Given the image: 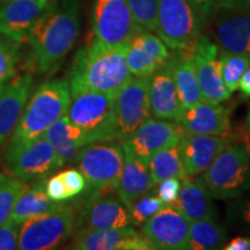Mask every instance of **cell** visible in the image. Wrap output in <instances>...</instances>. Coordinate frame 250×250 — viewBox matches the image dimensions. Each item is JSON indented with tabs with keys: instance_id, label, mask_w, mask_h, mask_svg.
<instances>
[{
	"instance_id": "cell-1",
	"label": "cell",
	"mask_w": 250,
	"mask_h": 250,
	"mask_svg": "<svg viewBox=\"0 0 250 250\" xmlns=\"http://www.w3.org/2000/svg\"><path fill=\"white\" fill-rule=\"evenodd\" d=\"M127 44L110 45L94 39L83 46L70 71L71 93L93 90L116 95L133 78L126 62Z\"/></svg>"
},
{
	"instance_id": "cell-2",
	"label": "cell",
	"mask_w": 250,
	"mask_h": 250,
	"mask_svg": "<svg viewBox=\"0 0 250 250\" xmlns=\"http://www.w3.org/2000/svg\"><path fill=\"white\" fill-rule=\"evenodd\" d=\"M79 30L78 0H59L44 7L27 37L37 70L48 72L56 66L73 48Z\"/></svg>"
},
{
	"instance_id": "cell-3",
	"label": "cell",
	"mask_w": 250,
	"mask_h": 250,
	"mask_svg": "<svg viewBox=\"0 0 250 250\" xmlns=\"http://www.w3.org/2000/svg\"><path fill=\"white\" fill-rule=\"evenodd\" d=\"M70 102L71 88L68 80L54 79L43 83L19 118L7 153L42 136L56 120L66 114Z\"/></svg>"
},
{
	"instance_id": "cell-4",
	"label": "cell",
	"mask_w": 250,
	"mask_h": 250,
	"mask_svg": "<svg viewBox=\"0 0 250 250\" xmlns=\"http://www.w3.org/2000/svg\"><path fill=\"white\" fill-rule=\"evenodd\" d=\"M246 126L236 132L232 131L230 143L199 176L214 198H237L245 191L249 165L248 148L243 138Z\"/></svg>"
},
{
	"instance_id": "cell-5",
	"label": "cell",
	"mask_w": 250,
	"mask_h": 250,
	"mask_svg": "<svg viewBox=\"0 0 250 250\" xmlns=\"http://www.w3.org/2000/svg\"><path fill=\"white\" fill-rule=\"evenodd\" d=\"M66 116L85 131L88 143L117 140L114 96L110 94L79 90L71 93Z\"/></svg>"
},
{
	"instance_id": "cell-6",
	"label": "cell",
	"mask_w": 250,
	"mask_h": 250,
	"mask_svg": "<svg viewBox=\"0 0 250 250\" xmlns=\"http://www.w3.org/2000/svg\"><path fill=\"white\" fill-rule=\"evenodd\" d=\"M156 33L173 51L192 54L202 26L187 0H159Z\"/></svg>"
},
{
	"instance_id": "cell-7",
	"label": "cell",
	"mask_w": 250,
	"mask_h": 250,
	"mask_svg": "<svg viewBox=\"0 0 250 250\" xmlns=\"http://www.w3.org/2000/svg\"><path fill=\"white\" fill-rule=\"evenodd\" d=\"M76 228L73 206L61 204L54 210L24 221L19 229V249L49 250L64 242Z\"/></svg>"
},
{
	"instance_id": "cell-8",
	"label": "cell",
	"mask_w": 250,
	"mask_h": 250,
	"mask_svg": "<svg viewBox=\"0 0 250 250\" xmlns=\"http://www.w3.org/2000/svg\"><path fill=\"white\" fill-rule=\"evenodd\" d=\"M73 161L85 177L87 189H116L124 164L123 146L116 140L88 143Z\"/></svg>"
},
{
	"instance_id": "cell-9",
	"label": "cell",
	"mask_w": 250,
	"mask_h": 250,
	"mask_svg": "<svg viewBox=\"0 0 250 250\" xmlns=\"http://www.w3.org/2000/svg\"><path fill=\"white\" fill-rule=\"evenodd\" d=\"M80 201L79 214L76 217L78 229H108L130 225L126 206L117 196L115 188L87 189Z\"/></svg>"
},
{
	"instance_id": "cell-10",
	"label": "cell",
	"mask_w": 250,
	"mask_h": 250,
	"mask_svg": "<svg viewBox=\"0 0 250 250\" xmlns=\"http://www.w3.org/2000/svg\"><path fill=\"white\" fill-rule=\"evenodd\" d=\"M92 31L94 39L105 44L129 43L142 28L134 20L126 0H95Z\"/></svg>"
},
{
	"instance_id": "cell-11",
	"label": "cell",
	"mask_w": 250,
	"mask_h": 250,
	"mask_svg": "<svg viewBox=\"0 0 250 250\" xmlns=\"http://www.w3.org/2000/svg\"><path fill=\"white\" fill-rule=\"evenodd\" d=\"M149 77H133L114 96L117 140L123 142L151 116Z\"/></svg>"
},
{
	"instance_id": "cell-12",
	"label": "cell",
	"mask_w": 250,
	"mask_h": 250,
	"mask_svg": "<svg viewBox=\"0 0 250 250\" xmlns=\"http://www.w3.org/2000/svg\"><path fill=\"white\" fill-rule=\"evenodd\" d=\"M6 165L9 173L23 182L44 180L64 166L43 134L15 151L7 153Z\"/></svg>"
},
{
	"instance_id": "cell-13",
	"label": "cell",
	"mask_w": 250,
	"mask_h": 250,
	"mask_svg": "<svg viewBox=\"0 0 250 250\" xmlns=\"http://www.w3.org/2000/svg\"><path fill=\"white\" fill-rule=\"evenodd\" d=\"M183 136L179 122L152 120L144 122L134 132L123 140V151L148 165L149 159L156 152L168 146L176 145Z\"/></svg>"
},
{
	"instance_id": "cell-14",
	"label": "cell",
	"mask_w": 250,
	"mask_h": 250,
	"mask_svg": "<svg viewBox=\"0 0 250 250\" xmlns=\"http://www.w3.org/2000/svg\"><path fill=\"white\" fill-rule=\"evenodd\" d=\"M189 225L190 221L180 211L165 206L144 223L142 234L153 249L188 250Z\"/></svg>"
},
{
	"instance_id": "cell-15",
	"label": "cell",
	"mask_w": 250,
	"mask_h": 250,
	"mask_svg": "<svg viewBox=\"0 0 250 250\" xmlns=\"http://www.w3.org/2000/svg\"><path fill=\"white\" fill-rule=\"evenodd\" d=\"M219 48L210 37L201 35L192 52L197 79L204 101L221 103L230 99L229 90L221 78L219 64Z\"/></svg>"
},
{
	"instance_id": "cell-16",
	"label": "cell",
	"mask_w": 250,
	"mask_h": 250,
	"mask_svg": "<svg viewBox=\"0 0 250 250\" xmlns=\"http://www.w3.org/2000/svg\"><path fill=\"white\" fill-rule=\"evenodd\" d=\"M211 33L219 51L250 58V12L218 9Z\"/></svg>"
},
{
	"instance_id": "cell-17",
	"label": "cell",
	"mask_w": 250,
	"mask_h": 250,
	"mask_svg": "<svg viewBox=\"0 0 250 250\" xmlns=\"http://www.w3.org/2000/svg\"><path fill=\"white\" fill-rule=\"evenodd\" d=\"M78 250H149L153 249L142 233L127 225L108 229H78L71 245Z\"/></svg>"
},
{
	"instance_id": "cell-18",
	"label": "cell",
	"mask_w": 250,
	"mask_h": 250,
	"mask_svg": "<svg viewBox=\"0 0 250 250\" xmlns=\"http://www.w3.org/2000/svg\"><path fill=\"white\" fill-rule=\"evenodd\" d=\"M230 116L232 107L203 100L192 107L184 109L179 123L183 134H211L230 139Z\"/></svg>"
},
{
	"instance_id": "cell-19",
	"label": "cell",
	"mask_w": 250,
	"mask_h": 250,
	"mask_svg": "<svg viewBox=\"0 0 250 250\" xmlns=\"http://www.w3.org/2000/svg\"><path fill=\"white\" fill-rule=\"evenodd\" d=\"M170 58L169 48L151 31H140L127 44L126 62L133 77H151Z\"/></svg>"
},
{
	"instance_id": "cell-20",
	"label": "cell",
	"mask_w": 250,
	"mask_h": 250,
	"mask_svg": "<svg viewBox=\"0 0 250 250\" xmlns=\"http://www.w3.org/2000/svg\"><path fill=\"white\" fill-rule=\"evenodd\" d=\"M230 143L227 137L211 134H183L179 146L187 176L204 173Z\"/></svg>"
},
{
	"instance_id": "cell-21",
	"label": "cell",
	"mask_w": 250,
	"mask_h": 250,
	"mask_svg": "<svg viewBox=\"0 0 250 250\" xmlns=\"http://www.w3.org/2000/svg\"><path fill=\"white\" fill-rule=\"evenodd\" d=\"M148 100L151 114L158 120L179 122L183 112L176 90L171 61L149 77Z\"/></svg>"
},
{
	"instance_id": "cell-22",
	"label": "cell",
	"mask_w": 250,
	"mask_h": 250,
	"mask_svg": "<svg viewBox=\"0 0 250 250\" xmlns=\"http://www.w3.org/2000/svg\"><path fill=\"white\" fill-rule=\"evenodd\" d=\"M43 9L37 0H9L0 6V35L23 42Z\"/></svg>"
},
{
	"instance_id": "cell-23",
	"label": "cell",
	"mask_w": 250,
	"mask_h": 250,
	"mask_svg": "<svg viewBox=\"0 0 250 250\" xmlns=\"http://www.w3.org/2000/svg\"><path fill=\"white\" fill-rule=\"evenodd\" d=\"M31 88L33 77L26 73L9 80L0 93V144L14 131Z\"/></svg>"
},
{
	"instance_id": "cell-24",
	"label": "cell",
	"mask_w": 250,
	"mask_h": 250,
	"mask_svg": "<svg viewBox=\"0 0 250 250\" xmlns=\"http://www.w3.org/2000/svg\"><path fill=\"white\" fill-rule=\"evenodd\" d=\"M189 221L215 220V210L212 195L206 189L201 177L187 176L182 180L179 197L173 205Z\"/></svg>"
},
{
	"instance_id": "cell-25",
	"label": "cell",
	"mask_w": 250,
	"mask_h": 250,
	"mask_svg": "<svg viewBox=\"0 0 250 250\" xmlns=\"http://www.w3.org/2000/svg\"><path fill=\"white\" fill-rule=\"evenodd\" d=\"M155 184L153 183L148 165L133 155L124 153V164L118 180L116 192L125 206L148 193Z\"/></svg>"
},
{
	"instance_id": "cell-26",
	"label": "cell",
	"mask_w": 250,
	"mask_h": 250,
	"mask_svg": "<svg viewBox=\"0 0 250 250\" xmlns=\"http://www.w3.org/2000/svg\"><path fill=\"white\" fill-rule=\"evenodd\" d=\"M43 136L54 147L62 165L73 161L80 148L88 144L85 131L72 123L66 114L50 125Z\"/></svg>"
},
{
	"instance_id": "cell-27",
	"label": "cell",
	"mask_w": 250,
	"mask_h": 250,
	"mask_svg": "<svg viewBox=\"0 0 250 250\" xmlns=\"http://www.w3.org/2000/svg\"><path fill=\"white\" fill-rule=\"evenodd\" d=\"M170 61L175 85L183 109L190 108L203 101L192 54L174 51Z\"/></svg>"
},
{
	"instance_id": "cell-28",
	"label": "cell",
	"mask_w": 250,
	"mask_h": 250,
	"mask_svg": "<svg viewBox=\"0 0 250 250\" xmlns=\"http://www.w3.org/2000/svg\"><path fill=\"white\" fill-rule=\"evenodd\" d=\"M44 186L45 181L39 180V182H36L33 187H28L22 192V195L19 197L17 204L8 218L9 220L21 225L28 219L46 213V212L58 208L61 203L54 202L49 198L45 192Z\"/></svg>"
},
{
	"instance_id": "cell-29",
	"label": "cell",
	"mask_w": 250,
	"mask_h": 250,
	"mask_svg": "<svg viewBox=\"0 0 250 250\" xmlns=\"http://www.w3.org/2000/svg\"><path fill=\"white\" fill-rule=\"evenodd\" d=\"M148 169L155 186L168 179H186L187 174L181 158L179 144L156 152L149 159Z\"/></svg>"
},
{
	"instance_id": "cell-30",
	"label": "cell",
	"mask_w": 250,
	"mask_h": 250,
	"mask_svg": "<svg viewBox=\"0 0 250 250\" xmlns=\"http://www.w3.org/2000/svg\"><path fill=\"white\" fill-rule=\"evenodd\" d=\"M227 233L215 220H195L189 225V249H223L227 241Z\"/></svg>"
},
{
	"instance_id": "cell-31",
	"label": "cell",
	"mask_w": 250,
	"mask_h": 250,
	"mask_svg": "<svg viewBox=\"0 0 250 250\" xmlns=\"http://www.w3.org/2000/svg\"><path fill=\"white\" fill-rule=\"evenodd\" d=\"M219 64L225 86L230 93L235 92L243 73L250 67V58L242 55L219 51Z\"/></svg>"
},
{
	"instance_id": "cell-32",
	"label": "cell",
	"mask_w": 250,
	"mask_h": 250,
	"mask_svg": "<svg viewBox=\"0 0 250 250\" xmlns=\"http://www.w3.org/2000/svg\"><path fill=\"white\" fill-rule=\"evenodd\" d=\"M165 206L164 202L156 196V193L154 195V193L148 192L139 197L138 199L131 203L129 206H126L130 224H133L134 226H140L152 215H154L156 212L164 208Z\"/></svg>"
},
{
	"instance_id": "cell-33",
	"label": "cell",
	"mask_w": 250,
	"mask_h": 250,
	"mask_svg": "<svg viewBox=\"0 0 250 250\" xmlns=\"http://www.w3.org/2000/svg\"><path fill=\"white\" fill-rule=\"evenodd\" d=\"M29 187L26 182L19 179H8L0 184V224L8 220L12 210L17 204L19 197Z\"/></svg>"
},
{
	"instance_id": "cell-34",
	"label": "cell",
	"mask_w": 250,
	"mask_h": 250,
	"mask_svg": "<svg viewBox=\"0 0 250 250\" xmlns=\"http://www.w3.org/2000/svg\"><path fill=\"white\" fill-rule=\"evenodd\" d=\"M19 44L8 39H0V93L15 74L19 61Z\"/></svg>"
},
{
	"instance_id": "cell-35",
	"label": "cell",
	"mask_w": 250,
	"mask_h": 250,
	"mask_svg": "<svg viewBox=\"0 0 250 250\" xmlns=\"http://www.w3.org/2000/svg\"><path fill=\"white\" fill-rule=\"evenodd\" d=\"M134 20L144 31L156 33L159 0H126Z\"/></svg>"
},
{
	"instance_id": "cell-36",
	"label": "cell",
	"mask_w": 250,
	"mask_h": 250,
	"mask_svg": "<svg viewBox=\"0 0 250 250\" xmlns=\"http://www.w3.org/2000/svg\"><path fill=\"white\" fill-rule=\"evenodd\" d=\"M19 229L20 225L9 219L0 224V250L19 249Z\"/></svg>"
},
{
	"instance_id": "cell-37",
	"label": "cell",
	"mask_w": 250,
	"mask_h": 250,
	"mask_svg": "<svg viewBox=\"0 0 250 250\" xmlns=\"http://www.w3.org/2000/svg\"><path fill=\"white\" fill-rule=\"evenodd\" d=\"M181 184L182 180L179 179H168L156 184V196L164 202L166 206H171L176 202L177 197H179Z\"/></svg>"
},
{
	"instance_id": "cell-38",
	"label": "cell",
	"mask_w": 250,
	"mask_h": 250,
	"mask_svg": "<svg viewBox=\"0 0 250 250\" xmlns=\"http://www.w3.org/2000/svg\"><path fill=\"white\" fill-rule=\"evenodd\" d=\"M44 189L49 198L54 202L62 203L71 199V196L67 191L61 173L54 175L48 181H45Z\"/></svg>"
},
{
	"instance_id": "cell-39",
	"label": "cell",
	"mask_w": 250,
	"mask_h": 250,
	"mask_svg": "<svg viewBox=\"0 0 250 250\" xmlns=\"http://www.w3.org/2000/svg\"><path fill=\"white\" fill-rule=\"evenodd\" d=\"M61 174L71 198H73V197L80 195V193L85 191L87 188V182L83 175L80 173V170L68 169L62 171Z\"/></svg>"
},
{
	"instance_id": "cell-40",
	"label": "cell",
	"mask_w": 250,
	"mask_h": 250,
	"mask_svg": "<svg viewBox=\"0 0 250 250\" xmlns=\"http://www.w3.org/2000/svg\"><path fill=\"white\" fill-rule=\"evenodd\" d=\"M192 8L202 27L205 26L206 21L213 12V0H187Z\"/></svg>"
},
{
	"instance_id": "cell-41",
	"label": "cell",
	"mask_w": 250,
	"mask_h": 250,
	"mask_svg": "<svg viewBox=\"0 0 250 250\" xmlns=\"http://www.w3.org/2000/svg\"><path fill=\"white\" fill-rule=\"evenodd\" d=\"M213 9L245 11L250 9V0H213Z\"/></svg>"
},
{
	"instance_id": "cell-42",
	"label": "cell",
	"mask_w": 250,
	"mask_h": 250,
	"mask_svg": "<svg viewBox=\"0 0 250 250\" xmlns=\"http://www.w3.org/2000/svg\"><path fill=\"white\" fill-rule=\"evenodd\" d=\"M236 208V218L241 226L246 230L250 232V201L240 202L235 206Z\"/></svg>"
},
{
	"instance_id": "cell-43",
	"label": "cell",
	"mask_w": 250,
	"mask_h": 250,
	"mask_svg": "<svg viewBox=\"0 0 250 250\" xmlns=\"http://www.w3.org/2000/svg\"><path fill=\"white\" fill-rule=\"evenodd\" d=\"M225 250H249L250 249V237L237 236L235 239L226 242L224 246Z\"/></svg>"
},
{
	"instance_id": "cell-44",
	"label": "cell",
	"mask_w": 250,
	"mask_h": 250,
	"mask_svg": "<svg viewBox=\"0 0 250 250\" xmlns=\"http://www.w3.org/2000/svg\"><path fill=\"white\" fill-rule=\"evenodd\" d=\"M237 89H240V92H241L242 96L245 99L250 98V67L245 72V73H243L241 80H240L239 83V87H237Z\"/></svg>"
},
{
	"instance_id": "cell-45",
	"label": "cell",
	"mask_w": 250,
	"mask_h": 250,
	"mask_svg": "<svg viewBox=\"0 0 250 250\" xmlns=\"http://www.w3.org/2000/svg\"><path fill=\"white\" fill-rule=\"evenodd\" d=\"M243 138L247 144V148H248V155H249V165H248V173H247V179L245 182V190L250 192V129L248 126H246L245 134H243Z\"/></svg>"
},
{
	"instance_id": "cell-46",
	"label": "cell",
	"mask_w": 250,
	"mask_h": 250,
	"mask_svg": "<svg viewBox=\"0 0 250 250\" xmlns=\"http://www.w3.org/2000/svg\"><path fill=\"white\" fill-rule=\"evenodd\" d=\"M37 1L40 2V5L42 6L43 8L46 7V5H48V0H37Z\"/></svg>"
},
{
	"instance_id": "cell-47",
	"label": "cell",
	"mask_w": 250,
	"mask_h": 250,
	"mask_svg": "<svg viewBox=\"0 0 250 250\" xmlns=\"http://www.w3.org/2000/svg\"><path fill=\"white\" fill-rule=\"evenodd\" d=\"M246 124H247V126H248L249 129H250V110H249V112H248V116H247Z\"/></svg>"
},
{
	"instance_id": "cell-48",
	"label": "cell",
	"mask_w": 250,
	"mask_h": 250,
	"mask_svg": "<svg viewBox=\"0 0 250 250\" xmlns=\"http://www.w3.org/2000/svg\"><path fill=\"white\" fill-rule=\"evenodd\" d=\"M6 177H7V176H5V175L0 174V184H1L2 182H4V181H5V179H6Z\"/></svg>"
},
{
	"instance_id": "cell-49",
	"label": "cell",
	"mask_w": 250,
	"mask_h": 250,
	"mask_svg": "<svg viewBox=\"0 0 250 250\" xmlns=\"http://www.w3.org/2000/svg\"><path fill=\"white\" fill-rule=\"evenodd\" d=\"M9 0H0V6H2V5H5L6 2H8Z\"/></svg>"
}]
</instances>
